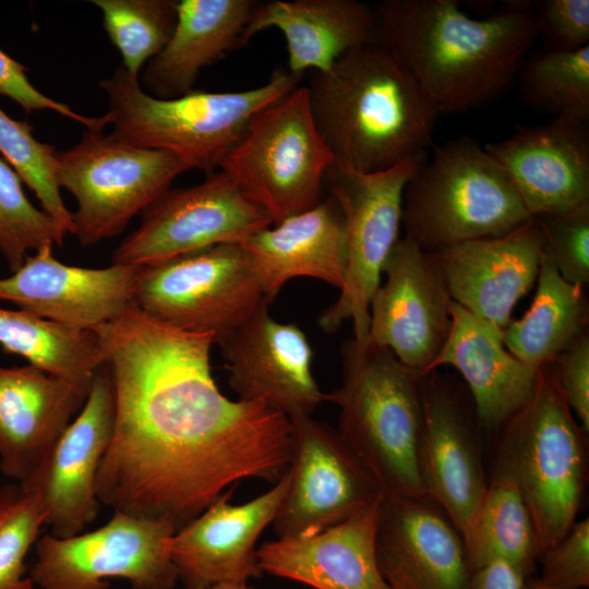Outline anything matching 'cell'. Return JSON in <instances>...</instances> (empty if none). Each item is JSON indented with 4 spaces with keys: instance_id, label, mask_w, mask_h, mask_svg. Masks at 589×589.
<instances>
[{
    "instance_id": "24",
    "label": "cell",
    "mask_w": 589,
    "mask_h": 589,
    "mask_svg": "<svg viewBox=\"0 0 589 589\" xmlns=\"http://www.w3.org/2000/svg\"><path fill=\"white\" fill-rule=\"evenodd\" d=\"M88 392L32 364L0 366V470L23 483L82 409Z\"/></svg>"
},
{
    "instance_id": "1",
    "label": "cell",
    "mask_w": 589,
    "mask_h": 589,
    "mask_svg": "<svg viewBox=\"0 0 589 589\" xmlns=\"http://www.w3.org/2000/svg\"><path fill=\"white\" fill-rule=\"evenodd\" d=\"M116 388L98 500L176 529L244 479L276 483L291 460V423L263 401L232 400L211 369V334L164 324L131 303L94 330Z\"/></svg>"
},
{
    "instance_id": "34",
    "label": "cell",
    "mask_w": 589,
    "mask_h": 589,
    "mask_svg": "<svg viewBox=\"0 0 589 589\" xmlns=\"http://www.w3.org/2000/svg\"><path fill=\"white\" fill-rule=\"evenodd\" d=\"M133 79L165 47L177 21L176 0H92Z\"/></svg>"
},
{
    "instance_id": "36",
    "label": "cell",
    "mask_w": 589,
    "mask_h": 589,
    "mask_svg": "<svg viewBox=\"0 0 589 589\" xmlns=\"http://www.w3.org/2000/svg\"><path fill=\"white\" fill-rule=\"evenodd\" d=\"M56 147L35 139L33 127L8 116L0 108V153L22 181L35 193L43 211L73 233L72 213L67 208L55 177Z\"/></svg>"
},
{
    "instance_id": "21",
    "label": "cell",
    "mask_w": 589,
    "mask_h": 589,
    "mask_svg": "<svg viewBox=\"0 0 589 589\" xmlns=\"http://www.w3.org/2000/svg\"><path fill=\"white\" fill-rule=\"evenodd\" d=\"M375 549L389 589H470L462 537L430 498L383 495Z\"/></svg>"
},
{
    "instance_id": "5",
    "label": "cell",
    "mask_w": 589,
    "mask_h": 589,
    "mask_svg": "<svg viewBox=\"0 0 589 589\" xmlns=\"http://www.w3.org/2000/svg\"><path fill=\"white\" fill-rule=\"evenodd\" d=\"M303 75L275 69L261 86L230 92L192 89L170 99L147 94L122 65L99 82L108 99L109 133L125 144L165 149L206 176L241 139L254 116L300 85Z\"/></svg>"
},
{
    "instance_id": "20",
    "label": "cell",
    "mask_w": 589,
    "mask_h": 589,
    "mask_svg": "<svg viewBox=\"0 0 589 589\" xmlns=\"http://www.w3.org/2000/svg\"><path fill=\"white\" fill-rule=\"evenodd\" d=\"M137 267L87 268L58 261L45 244L9 277L0 278V300L63 326L95 330L132 303Z\"/></svg>"
},
{
    "instance_id": "32",
    "label": "cell",
    "mask_w": 589,
    "mask_h": 589,
    "mask_svg": "<svg viewBox=\"0 0 589 589\" xmlns=\"http://www.w3.org/2000/svg\"><path fill=\"white\" fill-rule=\"evenodd\" d=\"M464 543L471 572L500 561L531 576L540 555L538 537L530 513L507 476L493 471Z\"/></svg>"
},
{
    "instance_id": "13",
    "label": "cell",
    "mask_w": 589,
    "mask_h": 589,
    "mask_svg": "<svg viewBox=\"0 0 589 589\" xmlns=\"http://www.w3.org/2000/svg\"><path fill=\"white\" fill-rule=\"evenodd\" d=\"M273 220L218 170L191 187L169 188L141 213L116 248L113 265L140 267L204 248L243 243Z\"/></svg>"
},
{
    "instance_id": "16",
    "label": "cell",
    "mask_w": 589,
    "mask_h": 589,
    "mask_svg": "<svg viewBox=\"0 0 589 589\" xmlns=\"http://www.w3.org/2000/svg\"><path fill=\"white\" fill-rule=\"evenodd\" d=\"M383 275L370 304L368 341L424 375L452 326L453 300L443 275L429 253L406 237L393 248Z\"/></svg>"
},
{
    "instance_id": "17",
    "label": "cell",
    "mask_w": 589,
    "mask_h": 589,
    "mask_svg": "<svg viewBox=\"0 0 589 589\" xmlns=\"http://www.w3.org/2000/svg\"><path fill=\"white\" fill-rule=\"evenodd\" d=\"M268 304L216 342L229 385L240 400L263 401L289 420L312 416L324 394L312 372L311 345L299 326L275 320Z\"/></svg>"
},
{
    "instance_id": "10",
    "label": "cell",
    "mask_w": 589,
    "mask_h": 589,
    "mask_svg": "<svg viewBox=\"0 0 589 589\" xmlns=\"http://www.w3.org/2000/svg\"><path fill=\"white\" fill-rule=\"evenodd\" d=\"M264 301L239 243L140 266L132 289V303L151 317L180 330L211 334L215 344Z\"/></svg>"
},
{
    "instance_id": "15",
    "label": "cell",
    "mask_w": 589,
    "mask_h": 589,
    "mask_svg": "<svg viewBox=\"0 0 589 589\" xmlns=\"http://www.w3.org/2000/svg\"><path fill=\"white\" fill-rule=\"evenodd\" d=\"M116 420V388L105 361L93 376L86 400L37 470L23 483L40 502L50 534H79L96 518V478Z\"/></svg>"
},
{
    "instance_id": "4",
    "label": "cell",
    "mask_w": 589,
    "mask_h": 589,
    "mask_svg": "<svg viewBox=\"0 0 589 589\" xmlns=\"http://www.w3.org/2000/svg\"><path fill=\"white\" fill-rule=\"evenodd\" d=\"M341 354L342 382L324 394L339 408V435L384 496L429 498L418 469L423 375L369 341L348 339Z\"/></svg>"
},
{
    "instance_id": "35",
    "label": "cell",
    "mask_w": 589,
    "mask_h": 589,
    "mask_svg": "<svg viewBox=\"0 0 589 589\" xmlns=\"http://www.w3.org/2000/svg\"><path fill=\"white\" fill-rule=\"evenodd\" d=\"M22 182L15 169L0 157V253L13 272L23 264L28 250L62 245L68 235L57 220L31 203Z\"/></svg>"
},
{
    "instance_id": "42",
    "label": "cell",
    "mask_w": 589,
    "mask_h": 589,
    "mask_svg": "<svg viewBox=\"0 0 589 589\" xmlns=\"http://www.w3.org/2000/svg\"><path fill=\"white\" fill-rule=\"evenodd\" d=\"M560 389L579 422L589 433V334L582 335L553 362Z\"/></svg>"
},
{
    "instance_id": "6",
    "label": "cell",
    "mask_w": 589,
    "mask_h": 589,
    "mask_svg": "<svg viewBox=\"0 0 589 589\" xmlns=\"http://www.w3.org/2000/svg\"><path fill=\"white\" fill-rule=\"evenodd\" d=\"M497 432L493 471L518 489L541 555L576 522L588 473V434L576 423L552 363L538 370L532 396Z\"/></svg>"
},
{
    "instance_id": "7",
    "label": "cell",
    "mask_w": 589,
    "mask_h": 589,
    "mask_svg": "<svg viewBox=\"0 0 589 589\" xmlns=\"http://www.w3.org/2000/svg\"><path fill=\"white\" fill-rule=\"evenodd\" d=\"M530 218L501 166L469 137L435 148L404 191V237L426 253L504 236Z\"/></svg>"
},
{
    "instance_id": "29",
    "label": "cell",
    "mask_w": 589,
    "mask_h": 589,
    "mask_svg": "<svg viewBox=\"0 0 589 589\" xmlns=\"http://www.w3.org/2000/svg\"><path fill=\"white\" fill-rule=\"evenodd\" d=\"M255 0H180L177 21L165 47L142 73L144 91L170 99L193 89L201 71L244 46Z\"/></svg>"
},
{
    "instance_id": "37",
    "label": "cell",
    "mask_w": 589,
    "mask_h": 589,
    "mask_svg": "<svg viewBox=\"0 0 589 589\" xmlns=\"http://www.w3.org/2000/svg\"><path fill=\"white\" fill-rule=\"evenodd\" d=\"M44 525L45 513L34 494L20 483L0 488V589H34L25 557Z\"/></svg>"
},
{
    "instance_id": "39",
    "label": "cell",
    "mask_w": 589,
    "mask_h": 589,
    "mask_svg": "<svg viewBox=\"0 0 589 589\" xmlns=\"http://www.w3.org/2000/svg\"><path fill=\"white\" fill-rule=\"evenodd\" d=\"M540 580L558 589L589 586V520L575 522L566 536L540 555Z\"/></svg>"
},
{
    "instance_id": "22",
    "label": "cell",
    "mask_w": 589,
    "mask_h": 589,
    "mask_svg": "<svg viewBox=\"0 0 589 589\" xmlns=\"http://www.w3.org/2000/svg\"><path fill=\"white\" fill-rule=\"evenodd\" d=\"M484 149L504 170L531 217L589 202L588 122L560 117L520 127Z\"/></svg>"
},
{
    "instance_id": "43",
    "label": "cell",
    "mask_w": 589,
    "mask_h": 589,
    "mask_svg": "<svg viewBox=\"0 0 589 589\" xmlns=\"http://www.w3.org/2000/svg\"><path fill=\"white\" fill-rule=\"evenodd\" d=\"M525 578L521 572L498 561L472 572L470 589H521Z\"/></svg>"
},
{
    "instance_id": "18",
    "label": "cell",
    "mask_w": 589,
    "mask_h": 589,
    "mask_svg": "<svg viewBox=\"0 0 589 589\" xmlns=\"http://www.w3.org/2000/svg\"><path fill=\"white\" fill-rule=\"evenodd\" d=\"M289 481L287 469L271 490L238 505L230 503L233 485L175 531L168 551L185 589L248 584L262 574L256 542L273 522Z\"/></svg>"
},
{
    "instance_id": "19",
    "label": "cell",
    "mask_w": 589,
    "mask_h": 589,
    "mask_svg": "<svg viewBox=\"0 0 589 589\" xmlns=\"http://www.w3.org/2000/svg\"><path fill=\"white\" fill-rule=\"evenodd\" d=\"M422 408L420 479L429 498L445 512L464 540L489 482L476 429L458 396L436 371L422 376Z\"/></svg>"
},
{
    "instance_id": "33",
    "label": "cell",
    "mask_w": 589,
    "mask_h": 589,
    "mask_svg": "<svg viewBox=\"0 0 589 589\" xmlns=\"http://www.w3.org/2000/svg\"><path fill=\"white\" fill-rule=\"evenodd\" d=\"M524 101L554 118L589 120V46L548 49L518 72Z\"/></svg>"
},
{
    "instance_id": "26",
    "label": "cell",
    "mask_w": 589,
    "mask_h": 589,
    "mask_svg": "<svg viewBox=\"0 0 589 589\" xmlns=\"http://www.w3.org/2000/svg\"><path fill=\"white\" fill-rule=\"evenodd\" d=\"M271 303L292 278L312 277L340 289L347 267L344 215L332 196L273 224L241 243Z\"/></svg>"
},
{
    "instance_id": "23",
    "label": "cell",
    "mask_w": 589,
    "mask_h": 589,
    "mask_svg": "<svg viewBox=\"0 0 589 589\" xmlns=\"http://www.w3.org/2000/svg\"><path fill=\"white\" fill-rule=\"evenodd\" d=\"M429 255L452 300L503 332L517 302L537 281L541 236L532 217L504 236L459 243Z\"/></svg>"
},
{
    "instance_id": "25",
    "label": "cell",
    "mask_w": 589,
    "mask_h": 589,
    "mask_svg": "<svg viewBox=\"0 0 589 589\" xmlns=\"http://www.w3.org/2000/svg\"><path fill=\"white\" fill-rule=\"evenodd\" d=\"M382 498L315 534L264 543L259 568L314 589H389L375 549Z\"/></svg>"
},
{
    "instance_id": "30",
    "label": "cell",
    "mask_w": 589,
    "mask_h": 589,
    "mask_svg": "<svg viewBox=\"0 0 589 589\" xmlns=\"http://www.w3.org/2000/svg\"><path fill=\"white\" fill-rule=\"evenodd\" d=\"M530 308L503 329L506 349L533 371L552 363L588 333L589 304L584 288L566 281L541 253Z\"/></svg>"
},
{
    "instance_id": "12",
    "label": "cell",
    "mask_w": 589,
    "mask_h": 589,
    "mask_svg": "<svg viewBox=\"0 0 589 589\" xmlns=\"http://www.w3.org/2000/svg\"><path fill=\"white\" fill-rule=\"evenodd\" d=\"M175 531L167 520L115 512L91 532L39 538L29 577L41 589H108V578L127 579L133 589H172L179 578L168 540Z\"/></svg>"
},
{
    "instance_id": "28",
    "label": "cell",
    "mask_w": 589,
    "mask_h": 589,
    "mask_svg": "<svg viewBox=\"0 0 589 589\" xmlns=\"http://www.w3.org/2000/svg\"><path fill=\"white\" fill-rule=\"evenodd\" d=\"M277 28L287 48L288 71H328L348 51L377 44L374 10L357 0H269L257 2L244 45L266 28Z\"/></svg>"
},
{
    "instance_id": "31",
    "label": "cell",
    "mask_w": 589,
    "mask_h": 589,
    "mask_svg": "<svg viewBox=\"0 0 589 589\" xmlns=\"http://www.w3.org/2000/svg\"><path fill=\"white\" fill-rule=\"evenodd\" d=\"M0 346L85 392L89 390L95 371L105 362L93 330L63 326L1 306Z\"/></svg>"
},
{
    "instance_id": "44",
    "label": "cell",
    "mask_w": 589,
    "mask_h": 589,
    "mask_svg": "<svg viewBox=\"0 0 589 589\" xmlns=\"http://www.w3.org/2000/svg\"><path fill=\"white\" fill-rule=\"evenodd\" d=\"M521 589H558L549 586L540 579H532L531 576L526 577Z\"/></svg>"
},
{
    "instance_id": "3",
    "label": "cell",
    "mask_w": 589,
    "mask_h": 589,
    "mask_svg": "<svg viewBox=\"0 0 589 589\" xmlns=\"http://www.w3.org/2000/svg\"><path fill=\"white\" fill-rule=\"evenodd\" d=\"M305 86L334 163L377 172L423 161L440 115L411 74L381 45L352 49Z\"/></svg>"
},
{
    "instance_id": "2",
    "label": "cell",
    "mask_w": 589,
    "mask_h": 589,
    "mask_svg": "<svg viewBox=\"0 0 589 589\" xmlns=\"http://www.w3.org/2000/svg\"><path fill=\"white\" fill-rule=\"evenodd\" d=\"M374 13L377 44L411 74L438 113L496 98L538 36L534 15L524 7L474 19L453 0H385Z\"/></svg>"
},
{
    "instance_id": "11",
    "label": "cell",
    "mask_w": 589,
    "mask_h": 589,
    "mask_svg": "<svg viewBox=\"0 0 589 589\" xmlns=\"http://www.w3.org/2000/svg\"><path fill=\"white\" fill-rule=\"evenodd\" d=\"M421 163L406 161L377 172H360L336 163L327 169L324 188L345 219L347 267L338 299L318 318L323 330L334 332L351 320L354 341L368 342L371 300L400 239L406 184Z\"/></svg>"
},
{
    "instance_id": "27",
    "label": "cell",
    "mask_w": 589,
    "mask_h": 589,
    "mask_svg": "<svg viewBox=\"0 0 589 589\" xmlns=\"http://www.w3.org/2000/svg\"><path fill=\"white\" fill-rule=\"evenodd\" d=\"M450 315L447 339L425 374L443 365L455 368L468 385L478 423L497 431L530 399L538 371L506 349L500 328L454 301Z\"/></svg>"
},
{
    "instance_id": "40",
    "label": "cell",
    "mask_w": 589,
    "mask_h": 589,
    "mask_svg": "<svg viewBox=\"0 0 589 589\" xmlns=\"http://www.w3.org/2000/svg\"><path fill=\"white\" fill-rule=\"evenodd\" d=\"M27 68L0 49V95L19 104L26 112L51 110L83 124L87 130L104 131L109 124L106 115L83 116L68 105L38 91L27 77Z\"/></svg>"
},
{
    "instance_id": "41",
    "label": "cell",
    "mask_w": 589,
    "mask_h": 589,
    "mask_svg": "<svg viewBox=\"0 0 589 589\" xmlns=\"http://www.w3.org/2000/svg\"><path fill=\"white\" fill-rule=\"evenodd\" d=\"M538 35L549 49L576 50L589 46V0H546L534 15Z\"/></svg>"
},
{
    "instance_id": "14",
    "label": "cell",
    "mask_w": 589,
    "mask_h": 589,
    "mask_svg": "<svg viewBox=\"0 0 589 589\" xmlns=\"http://www.w3.org/2000/svg\"><path fill=\"white\" fill-rule=\"evenodd\" d=\"M290 481L272 522L277 538L315 534L383 496L337 430L312 416L290 419Z\"/></svg>"
},
{
    "instance_id": "8",
    "label": "cell",
    "mask_w": 589,
    "mask_h": 589,
    "mask_svg": "<svg viewBox=\"0 0 589 589\" xmlns=\"http://www.w3.org/2000/svg\"><path fill=\"white\" fill-rule=\"evenodd\" d=\"M333 163L299 85L254 116L219 170L277 224L323 200Z\"/></svg>"
},
{
    "instance_id": "45",
    "label": "cell",
    "mask_w": 589,
    "mask_h": 589,
    "mask_svg": "<svg viewBox=\"0 0 589 589\" xmlns=\"http://www.w3.org/2000/svg\"><path fill=\"white\" fill-rule=\"evenodd\" d=\"M203 589H254L248 584H226V585H216Z\"/></svg>"
},
{
    "instance_id": "38",
    "label": "cell",
    "mask_w": 589,
    "mask_h": 589,
    "mask_svg": "<svg viewBox=\"0 0 589 589\" xmlns=\"http://www.w3.org/2000/svg\"><path fill=\"white\" fill-rule=\"evenodd\" d=\"M541 236V253L568 283H589V202L573 209L533 217Z\"/></svg>"
},
{
    "instance_id": "9",
    "label": "cell",
    "mask_w": 589,
    "mask_h": 589,
    "mask_svg": "<svg viewBox=\"0 0 589 589\" xmlns=\"http://www.w3.org/2000/svg\"><path fill=\"white\" fill-rule=\"evenodd\" d=\"M189 170L171 152L132 146L87 129L79 143L55 155L56 182L76 200L73 235L85 247L121 233Z\"/></svg>"
}]
</instances>
